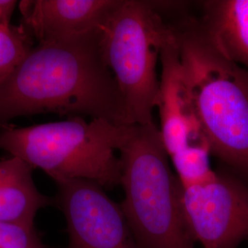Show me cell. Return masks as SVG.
<instances>
[{
	"label": "cell",
	"mask_w": 248,
	"mask_h": 248,
	"mask_svg": "<svg viewBox=\"0 0 248 248\" xmlns=\"http://www.w3.org/2000/svg\"><path fill=\"white\" fill-rule=\"evenodd\" d=\"M18 5V1L15 0H0V28L10 24L12 14Z\"/></svg>",
	"instance_id": "cell-15"
},
{
	"label": "cell",
	"mask_w": 248,
	"mask_h": 248,
	"mask_svg": "<svg viewBox=\"0 0 248 248\" xmlns=\"http://www.w3.org/2000/svg\"><path fill=\"white\" fill-rule=\"evenodd\" d=\"M172 29L212 155L248 183V72L224 56L200 19Z\"/></svg>",
	"instance_id": "cell-2"
},
{
	"label": "cell",
	"mask_w": 248,
	"mask_h": 248,
	"mask_svg": "<svg viewBox=\"0 0 248 248\" xmlns=\"http://www.w3.org/2000/svg\"><path fill=\"white\" fill-rule=\"evenodd\" d=\"M32 36L22 24L0 28V82L16 69L33 47Z\"/></svg>",
	"instance_id": "cell-13"
},
{
	"label": "cell",
	"mask_w": 248,
	"mask_h": 248,
	"mask_svg": "<svg viewBox=\"0 0 248 248\" xmlns=\"http://www.w3.org/2000/svg\"><path fill=\"white\" fill-rule=\"evenodd\" d=\"M157 8V2L120 0L99 31L101 53L120 90L127 125L154 123L158 104L156 65L171 26Z\"/></svg>",
	"instance_id": "cell-5"
},
{
	"label": "cell",
	"mask_w": 248,
	"mask_h": 248,
	"mask_svg": "<svg viewBox=\"0 0 248 248\" xmlns=\"http://www.w3.org/2000/svg\"><path fill=\"white\" fill-rule=\"evenodd\" d=\"M55 203L64 215L66 248H142L122 207L104 187L86 179L55 182Z\"/></svg>",
	"instance_id": "cell-7"
},
{
	"label": "cell",
	"mask_w": 248,
	"mask_h": 248,
	"mask_svg": "<svg viewBox=\"0 0 248 248\" xmlns=\"http://www.w3.org/2000/svg\"><path fill=\"white\" fill-rule=\"evenodd\" d=\"M201 22L225 57L248 72V0L204 1Z\"/></svg>",
	"instance_id": "cell-10"
},
{
	"label": "cell",
	"mask_w": 248,
	"mask_h": 248,
	"mask_svg": "<svg viewBox=\"0 0 248 248\" xmlns=\"http://www.w3.org/2000/svg\"><path fill=\"white\" fill-rule=\"evenodd\" d=\"M130 128L103 119L88 122L79 116L28 127L5 126L0 131V149L44 170L55 182L86 179L113 188L121 184L117 152Z\"/></svg>",
	"instance_id": "cell-3"
},
{
	"label": "cell",
	"mask_w": 248,
	"mask_h": 248,
	"mask_svg": "<svg viewBox=\"0 0 248 248\" xmlns=\"http://www.w3.org/2000/svg\"><path fill=\"white\" fill-rule=\"evenodd\" d=\"M32 170L18 157L0 161V222L34 224L37 213L52 204L37 189Z\"/></svg>",
	"instance_id": "cell-11"
},
{
	"label": "cell",
	"mask_w": 248,
	"mask_h": 248,
	"mask_svg": "<svg viewBox=\"0 0 248 248\" xmlns=\"http://www.w3.org/2000/svg\"><path fill=\"white\" fill-rule=\"evenodd\" d=\"M122 203L142 248H194L182 213L179 182L154 123L131 125L122 145Z\"/></svg>",
	"instance_id": "cell-4"
},
{
	"label": "cell",
	"mask_w": 248,
	"mask_h": 248,
	"mask_svg": "<svg viewBox=\"0 0 248 248\" xmlns=\"http://www.w3.org/2000/svg\"><path fill=\"white\" fill-rule=\"evenodd\" d=\"M211 146L206 137L189 142L169 156L182 187L199 186L208 182L215 172L211 167Z\"/></svg>",
	"instance_id": "cell-12"
},
{
	"label": "cell",
	"mask_w": 248,
	"mask_h": 248,
	"mask_svg": "<svg viewBox=\"0 0 248 248\" xmlns=\"http://www.w3.org/2000/svg\"><path fill=\"white\" fill-rule=\"evenodd\" d=\"M0 248H47L34 224L0 222Z\"/></svg>",
	"instance_id": "cell-14"
},
{
	"label": "cell",
	"mask_w": 248,
	"mask_h": 248,
	"mask_svg": "<svg viewBox=\"0 0 248 248\" xmlns=\"http://www.w3.org/2000/svg\"><path fill=\"white\" fill-rule=\"evenodd\" d=\"M120 0H24L21 24L38 44L63 42L98 33Z\"/></svg>",
	"instance_id": "cell-9"
},
{
	"label": "cell",
	"mask_w": 248,
	"mask_h": 248,
	"mask_svg": "<svg viewBox=\"0 0 248 248\" xmlns=\"http://www.w3.org/2000/svg\"><path fill=\"white\" fill-rule=\"evenodd\" d=\"M159 59L162 71L156 108L161 139L169 157L189 142L206 136L197 116L172 26L161 48Z\"/></svg>",
	"instance_id": "cell-8"
},
{
	"label": "cell",
	"mask_w": 248,
	"mask_h": 248,
	"mask_svg": "<svg viewBox=\"0 0 248 248\" xmlns=\"http://www.w3.org/2000/svg\"><path fill=\"white\" fill-rule=\"evenodd\" d=\"M41 113L126 124L123 98L101 53L99 31L38 44L0 82V124Z\"/></svg>",
	"instance_id": "cell-1"
},
{
	"label": "cell",
	"mask_w": 248,
	"mask_h": 248,
	"mask_svg": "<svg viewBox=\"0 0 248 248\" xmlns=\"http://www.w3.org/2000/svg\"><path fill=\"white\" fill-rule=\"evenodd\" d=\"M179 197L188 232L202 248H237L248 239L246 181L215 172L202 185L180 186Z\"/></svg>",
	"instance_id": "cell-6"
}]
</instances>
